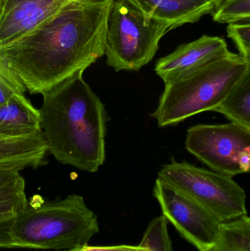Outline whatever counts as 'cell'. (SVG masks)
<instances>
[{
  "mask_svg": "<svg viewBox=\"0 0 250 251\" xmlns=\"http://www.w3.org/2000/svg\"><path fill=\"white\" fill-rule=\"evenodd\" d=\"M114 0H70L19 39L0 48V63L30 94H43L105 54Z\"/></svg>",
  "mask_w": 250,
  "mask_h": 251,
  "instance_id": "obj_1",
  "label": "cell"
},
{
  "mask_svg": "<svg viewBox=\"0 0 250 251\" xmlns=\"http://www.w3.org/2000/svg\"><path fill=\"white\" fill-rule=\"evenodd\" d=\"M83 73L42 94L41 128L47 151L59 162L95 173L106 160L107 113Z\"/></svg>",
  "mask_w": 250,
  "mask_h": 251,
  "instance_id": "obj_2",
  "label": "cell"
},
{
  "mask_svg": "<svg viewBox=\"0 0 250 251\" xmlns=\"http://www.w3.org/2000/svg\"><path fill=\"white\" fill-rule=\"evenodd\" d=\"M98 217L82 196L41 204L28 203L12 222L10 237L15 249L63 250L88 246L99 232Z\"/></svg>",
  "mask_w": 250,
  "mask_h": 251,
  "instance_id": "obj_3",
  "label": "cell"
},
{
  "mask_svg": "<svg viewBox=\"0 0 250 251\" xmlns=\"http://www.w3.org/2000/svg\"><path fill=\"white\" fill-rule=\"evenodd\" d=\"M250 72V60L229 51L197 70L164 84L151 117L159 127L178 125L195 115L217 108Z\"/></svg>",
  "mask_w": 250,
  "mask_h": 251,
  "instance_id": "obj_4",
  "label": "cell"
},
{
  "mask_svg": "<svg viewBox=\"0 0 250 251\" xmlns=\"http://www.w3.org/2000/svg\"><path fill=\"white\" fill-rule=\"evenodd\" d=\"M170 30L168 24L146 17L126 0H114L107 22V65L117 72L139 71L153 60Z\"/></svg>",
  "mask_w": 250,
  "mask_h": 251,
  "instance_id": "obj_5",
  "label": "cell"
},
{
  "mask_svg": "<svg viewBox=\"0 0 250 251\" xmlns=\"http://www.w3.org/2000/svg\"><path fill=\"white\" fill-rule=\"evenodd\" d=\"M158 177L205 206L223 222L248 215L246 192L233 177L176 161L164 165Z\"/></svg>",
  "mask_w": 250,
  "mask_h": 251,
  "instance_id": "obj_6",
  "label": "cell"
},
{
  "mask_svg": "<svg viewBox=\"0 0 250 251\" xmlns=\"http://www.w3.org/2000/svg\"><path fill=\"white\" fill-rule=\"evenodd\" d=\"M185 147L215 172L230 177L249 173L250 131L240 126H194L187 130Z\"/></svg>",
  "mask_w": 250,
  "mask_h": 251,
  "instance_id": "obj_7",
  "label": "cell"
},
{
  "mask_svg": "<svg viewBox=\"0 0 250 251\" xmlns=\"http://www.w3.org/2000/svg\"><path fill=\"white\" fill-rule=\"evenodd\" d=\"M153 195L162 215L183 239L198 251L211 249L223 221L205 206L160 178L156 179Z\"/></svg>",
  "mask_w": 250,
  "mask_h": 251,
  "instance_id": "obj_8",
  "label": "cell"
},
{
  "mask_svg": "<svg viewBox=\"0 0 250 251\" xmlns=\"http://www.w3.org/2000/svg\"><path fill=\"white\" fill-rule=\"evenodd\" d=\"M227 43L217 36L203 35L182 44L173 52L157 60L155 73L164 84L179 79L229 52Z\"/></svg>",
  "mask_w": 250,
  "mask_h": 251,
  "instance_id": "obj_9",
  "label": "cell"
},
{
  "mask_svg": "<svg viewBox=\"0 0 250 251\" xmlns=\"http://www.w3.org/2000/svg\"><path fill=\"white\" fill-rule=\"evenodd\" d=\"M70 0H0V48L22 38Z\"/></svg>",
  "mask_w": 250,
  "mask_h": 251,
  "instance_id": "obj_10",
  "label": "cell"
},
{
  "mask_svg": "<svg viewBox=\"0 0 250 251\" xmlns=\"http://www.w3.org/2000/svg\"><path fill=\"white\" fill-rule=\"evenodd\" d=\"M144 16L166 22L170 30L186 24H194L213 13L211 0H126Z\"/></svg>",
  "mask_w": 250,
  "mask_h": 251,
  "instance_id": "obj_11",
  "label": "cell"
},
{
  "mask_svg": "<svg viewBox=\"0 0 250 251\" xmlns=\"http://www.w3.org/2000/svg\"><path fill=\"white\" fill-rule=\"evenodd\" d=\"M41 131L40 111L24 94H15L0 104V135L22 137Z\"/></svg>",
  "mask_w": 250,
  "mask_h": 251,
  "instance_id": "obj_12",
  "label": "cell"
},
{
  "mask_svg": "<svg viewBox=\"0 0 250 251\" xmlns=\"http://www.w3.org/2000/svg\"><path fill=\"white\" fill-rule=\"evenodd\" d=\"M46 151L42 131L22 137L0 135V163L21 164L26 168H35L41 165Z\"/></svg>",
  "mask_w": 250,
  "mask_h": 251,
  "instance_id": "obj_13",
  "label": "cell"
},
{
  "mask_svg": "<svg viewBox=\"0 0 250 251\" xmlns=\"http://www.w3.org/2000/svg\"><path fill=\"white\" fill-rule=\"evenodd\" d=\"M213 112L223 115L230 123L250 131V72L236 84Z\"/></svg>",
  "mask_w": 250,
  "mask_h": 251,
  "instance_id": "obj_14",
  "label": "cell"
},
{
  "mask_svg": "<svg viewBox=\"0 0 250 251\" xmlns=\"http://www.w3.org/2000/svg\"><path fill=\"white\" fill-rule=\"evenodd\" d=\"M208 251H250V219L248 215L222 224Z\"/></svg>",
  "mask_w": 250,
  "mask_h": 251,
  "instance_id": "obj_15",
  "label": "cell"
},
{
  "mask_svg": "<svg viewBox=\"0 0 250 251\" xmlns=\"http://www.w3.org/2000/svg\"><path fill=\"white\" fill-rule=\"evenodd\" d=\"M21 174L0 181V221L14 219L28 205Z\"/></svg>",
  "mask_w": 250,
  "mask_h": 251,
  "instance_id": "obj_16",
  "label": "cell"
},
{
  "mask_svg": "<svg viewBox=\"0 0 250 251\" xmlns=\"http://www.w3.org/2000/svg\"><path fill=\"white\" fill-rule=\"evenodd\" d=\"M167 225L162 215L150 222L140 243L145 247L142 251H174Z\"/></svg>",
  "mask_w": 250,
  "mask_h": 251,
  "instance_id": "obj_17",
  "label": "cell"
},
{
  "mask_svg": "<svg viewBox=\"0 0 250 251\" xmlns=\"http://www.w3.org/2000/svg\"><path fill=\"white\" fill-rule=\"evenodd\" d=\"M213 20L228 25L250 22V0H226L213 12Z\"/></svg>",
  "mask_w": 250,
  "mask_h": 251,
  "instance_id": "obj_18",
  "label": "cell"
},
{
  "mask_svg": "<svg viewBox=\"0 0 250 251\" xmlns=\"http://www.w3.org/2000/svg\"><path fill=\"white\" fill-rule=\"evenodd\" d=\"M227 33L236 44L239 55L250 60V22L230 24L227 26Z\"/></svg>",
  "mask_w": 250,
  "mask_h": 251,
  "instance_id": "obj_19",
  "label": "cell"
},
{
  "mask_svg": "<svg viewBox=\"0 0 250 251\" xmlns=\"http://www.w3.org/2000/svg\"><path fill=\"white\" fill-rule=\"evenodd\" d=\"M26 89L16 76L0 63V104L15 94H24Z\"/></svg>",
  "mask_w": 250,
  "mask_h": 251,
  "instance_id": "obj_20",
  "label": "cell"
},
{
  "mask_svg": "<svg viewBox=\"0 0 250 251\" xmlns=\"http://www.w3.org/2000/svg\"><path fill=\"white\" fill-rule=\"evenodd\" d=\"M144 247L141 245L138 246H129L120 245L113 246H85L84 247L70 249L67 251H142Z\"/></svg>",
  "mask_w": 250,
  "mask_h": 251,
  "instance_id": "obj_21",
  "label": "cell"
},
{
  "mask_svg": "<svg viewBox=\"0 0 250 251\" xmlns=\"http://www.w3.org/2000/svg\"><path fill=\"white\" fill-rule=\"evenodd\" d=\"M13 220L0 221V249H15L10 237Z\"/></svg>",
  "mask_w": 250,
  "mask_h": 251,
  "instance_id": "obj_22",
  "label": "cell"
},
{
  "mask_svg": "<svg viewBox=\"0 0 250 251\" xmlns=\"http://www.w3.org/2000/svg\"><path fill=\"white\" fill-rule=\"evenodd\" d=\"M25 168H27L21 164L0 163V181L19 175Z\"/></svg>",
  "mask_w": 250,
  "mask_h": 251,
  "instance_id": "obj_23",
  "label": "cell"
},
{
  "mask_svg": "<svg viewBox=\"0 0 250 251\" xmlns=\"http://www.w3.org/2000/svg\"><path fill=\"white\" fill-rule=\"evenodd\" d=\"M211 1H212L213 4H214V10H217V9L221 5L222 3H223V1H226V0H211Z\"/></svg>",
  "mask_w": 250,
  "mask_h": 251,
  "instance_id": "obj_24",
  "label": "cell"
},
{
  "mask_svg": "<svg viewBox=\"0 0 250 251\" xmlns=\"http://www.w3.org/2000/svg\"><path fill=\"white\" fill-rule=\"evenodd\" d=\"M76 1H85V2H99V1H107L110 0H73Z\"/></svg>",
  "mask_w": 250,
  "mask_h": 251,
  "instance_id": "obj_25",
  "label": "cell"
}]
</instances>
